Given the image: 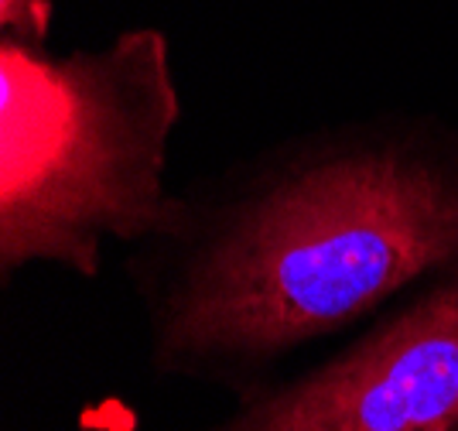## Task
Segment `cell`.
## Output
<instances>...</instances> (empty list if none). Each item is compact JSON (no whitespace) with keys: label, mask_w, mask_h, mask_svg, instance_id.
Here are the masks:
<instances>
[{"label":"cell","mask_w":458,"mask_h":431,"mask_svg":"<svg viewBox=\"0 0 458 431\" xmlns=\"http://www.w3.org/2000/svg\"><path fill=\"white\" fill-rule=\"evenodd\" d=\"M458 271V127L380 110L281 137L189 188L127 246L148 363L236 397Z\"/></svg>","instance_id":"1"},{"label":"cell","mask_w":458,"mask_h":431,"mask_svg":"<svg viewBox=\"0 0 458 431\" xmlns=\"http://www.w3.org/2000/svg\"><path fill=\"white\" fill-rule=\"evenodd\" d=\"M182 116L161 28L65 56L0 35V284L28 267L96 281L110 244L161 233Z\"/></svg>","instance_id":"2"},{"label":"cell","mask_w":458,"mask_h":431,"mask_svg":"<svg viewBox=\"0 0 458 431\" xmlns=\"http://www.w3.org/2000/svg\"><path fill=\"white\" fill-rule=\"evenodd\" d=\"M206 431H458V271L418 284L318 363L236 397Z\"/></svg>","instance_id":"3"},{"label":"cell","mask_w":458,"mask_h":431,"mask_svg":"<svg viewBox=\"0 0 458 431\" xmlns=\"http://www.w3.org/2000/svg\"><path fill=\"white\" fill-rule=\"evenodd\" d=\"M55 0H0V35L28 45H48Z\"/></svg>","instance_id":"4"}]
</instances>
